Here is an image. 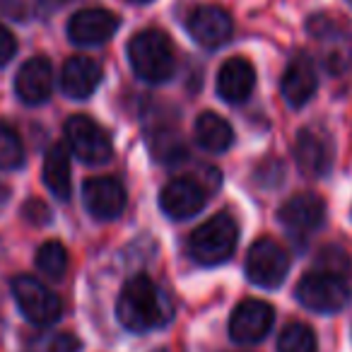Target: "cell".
Listing matches in <instances>:
<instances>
[{
	"mask_svg": "<svg viewBox=\"0 0 352 352\" xmlns=\"http://www.w3.org/2000/svg\"><path fill=\"white\" fill-rule=\"evenodd\" d=\"M118 321L133 333H145L169 321L171 307L164 292L147 275H138L123 287L116 304Z\"/></svg>",
	"mask_w": 352,
	"mask_h": 352,
	"instance_id": "6da1fadb",
	"label": "cell"
},
{
	"mask_svg": "<svg viewBox=\"0 0 352 352\" xmlns=\"http://www.w3.org/2000/svg\"><path fill=\"white\" fill-rule=\"evenodd\" d=\"M128 60L138 78L145 82H164L174 75L176 68L171 41L157 30H145L133 36L128 44Z\"/></svg>",
	"mask_w": 352,
	"mask_h": 352,
	"instance_id": "7a4b0ae2",
	"label": "cell"
},
{
	"mask_svg": "<svg viewBox=\"0 0 352 352\" xmlns=\"http://www.w3.org/2000/svg\"><path fill=\"white\" fill-rule=\"evenodd\" d=\"M236 239H239V227H236L234 217L220 212L193 232L191 239H188V251L198 263L215 265L234 254Z\"/></svg>",
	"mask_w": 352,
	"mask_h": 352,
	"instance_id": "3957f363",
	"label": "cell"
},
{
	"mask_svg": "<svg viewBox=\"0 0 352 352\" xmlns=\"http://www.w3.org/2000/svg\"><path fill=\"white\" fill-rule=\"evenodd\" d=\"M297 299L307 309L318 314H336L350 302V287L345 278L323 270L307 273L297 285Z\"/></svg>",
	"mask_w": 352,
	"mask_h": 352,
	"instance_id": "277c9868",
	"label": "cell"
},
{
	"mask_svg": "<svg viewBox=\"0 0 352 352\" xmlns=\"http://www.w3.org/2000/svg\"><path fill=\"white\" fill-rule=\"evenodd\" d=\"M12 294H15L17 307L22 309V314L32 323H39V326L54 323L63 311L60 299L41 280L32 278V275H17L12 280Z\"/></svg>",
	"mask_w": 352,
	"mask_h": 352,
	"instance_id": "5b68a950",
	"label": "cell"
},
{
	"mask_svg": "<svg viewBox=\"0 0 352 352\" xmlns=\"http://www.w3.org/2000/svg\"><path fill=\"white\" fill-rule=\"evenodd\" d=\"M289 270V258L283 246L273 239H258L251 244L246 256V275L254 285L265 289L278 287Z\"/></svg>",
	"mask_w": 352,
	"mask_h": 352,
	"instance_id": "8992f818",
	"label": "cell"
},
{
	"mask_svg": "<svg viewBox=\"0 0 352 352\" xmlns=\"http://www.w3.org/2000/svg\"><path fill=\"white\" fill-rule=\"evenodd\" d=\"M65 138L70 150L87 164H102L111 157V138L99 123L87 116H73L65 123Z\"/></svg>",
	"mask_w": 352,
	"mask_h": 352,
	"instance_id": "52a82bcc",
	"label": "cell"
},
{
	"mask_svg": "<svg viewBox=\"0 0 352 352\" xmlns=\"http://www.w3.org/2000/svg\"><path fill=\"white\" fill-rule=\"evenodd\" d=\"M275 311L268 302L261 299H246L234 309L230 318V336L236 342H258L268 336L273 328Z\"/></svg>",
	"mask_w": 352,
	"mask_h": 352,
	"instance_id": "ba28073f",
	"label": "cell"
},
{
	"mask_svg": "<svg viewBox=\"0 0 352 352\" xmlns=\"http://www.w3.org/2000/svg\"><path fill=\"white\" fill-rule=\"evenodd\" d=\"M118 25H121V20L113 12L99 10V8H87V10H80L70 17L68 36L73 44L97 46L111 39L116 34Z\"/></svg>",
	"mask_w": 352,
	"mask_h": 352,
	"instance_id": "9c48e42d",
	"label": "cell"
},
{
	"mask_svg": "<svg viewBox=\"0 0 352 352\" xmlns=\"http://www.w3.org/2000/svg\"><path fill=\"white\" fill-rule=\"evenodd\" d=\"M188 34L203 49H220L232 36V17L217 6H201L186 20Z\"/></svg>",
	"mask_w": 352,
	"mask_h": 352,
	"instance_id": "30bf717a",
	"label": "cell"
},
{
	"mask_svg": "<svg viewBox=\"0 0 352 352\" xmlns=\"http://www.w3.org/2000/svg\"><path fill=\"white\" fill-rule=\"evenodd\" d=\"M85 208L97 220H116L126 208V191L111 176L89 179L82 186Z\"/></svg>",
	"mask_w": 352,
	"mask_h": 352,
	"instance_id": "8fae6325",
	"label": "cell"
},
{
	"mask_svg": "<svg viewBox=\"0 0 352 352\" xmlns=\"http://www.w3.org/2000/svg\"><path fill=\"white\" fill-rule=\"evenodd\" d=\"M160 206L171 220H188L198 215L206 206V191L193 179H174L164 186Z\"/></svg>",
	"mask_w": 352,
	"mask_h": 352,
	"instance_id": "7c38bea8",
	"label": "cell"
},
{
	"mask_svg": "<svg viewBox=\"0 0 352 352\" xmlns=\"http://www.w3.org/2000/svg\"><path fill=\"white\" fill-rule=\"evenodd\" d=\"M326 217V206L316 193H299L280 208V222L289 234H311Z\"/></svg>",
	"mask_w": 352,
	"mask_h": 352,
	"instance_id": "4fadbf2b",
	"label": "cell"
},
{
	"mask_svg": "<svg viewBox=\"0 0 352 352\" xmlns=\"http://www.w3.org/2000/svg\"><path fill=\"white\" fill-rule=\"evenodd\" d=\"M309 30L321 41L326 68L333 73H342L352 63V34L342 32L340 27L333 25L331 20H323V17L309 22Z\"/></svg>",
	"mask_w": 352,
	"mask_h": 352,
	"instance_id": "5bb4252c",
	"label": "cell"
},
{
	"mask_svg": "<svg viewBox=\"0 0 352 352\" xmlns=\"http://www.w3.org/2000/svg\"><path fill=\"white\" fill-rule=\"evenodd\" d=\"M51 89H54V68L41 56L27 60L15 78L17 97L25 104H30V107L44 104L51 97Z\"/></svg>",
	"mask_w": 352,
	"mask_h": 352,
	"instance_id": "9a60e30c",
	"label": "cell"
},
{
	"mask_svg": "<svg viewBox=\"0 0 352 352\" xmlns=\"http://www.w3.org/2000/svg\"><path fill=\"white\" fill-rule=\"evenodd\" d=\"M102 82V68L87 56H73L65 60L60 73V89L70 99H87Z\"/></svg>",
	"mask_w": 352,
	"mask_h": 352,
	"instance_id": "2e32d148",
	"label": "cell"
},
{
	"mask_svg": "<svg viewBox=\"0 0 352 352\" xmlns=\"http://www.w3.org/2000/svg\"><path fill=\"white\" fill-rule=\"evenodd\" d=\"M283 97L289 107H304L316 92V70L307 54H297L283 75Z\"/></svg>",
	"mask_w": 352,
	"mask_h": 352,
	"instance_id": "e0dca14e",
	"label": "cell"
},
{
	"mask_svg": "<svg viewBox=\"0 0 352 352\" xmlns=\"http://www.w3.org/2000/svg\"><path fill=\"white\" fill-rule=\"evenodd\" d=\"M256 85V70L246 58H230L217 73V94L230 104L249 99Z\"/></svg>",
	"mask_w": 352,
	"mask_h": 352,
	"instance_id": "ac0fdd59",
	"label": "cell"
},
{
	"mask_svg": "<svg viewBox=\"0 0 352 352\" xmlns=\"http://www.w3.org/2000/svg\"><path fill=\"white\" fill-rule=\"evenodd\" d=\"M294 160H297V166L302 169L304 176L318 179L331 169L333 155L328 142L318 133L302 131L297 135V142H294Z\"/></svg>",
	"mask_w": 352,
	"mask_h": 352,
	"instance_id": "d6986e66",
	"label": "cell"
},
{
	"mask_svg": "<svg viewBox=\"0 0 352 352\" xmlns=\"http://www.w3.org/2000/svg\"><path fill=\"white\" fill-rule=\"evenodd\" d=\"M193 135H196L198 145L208 152H225L234 142L232 126L212 111H206L198 116L196 126H193Z\"/></svg>",
	"mask_w": 352,
	"mask_h": 352,
	"instance_id": "ffe728a7",
	"label": "cell"
},
{
	"mask_svg": "<svg viewBox=\"0 0 352 352\" xmlns=\"http://www.w3.org/2000/svg\"><path fill=\"white\" fill-rule=\"evenodd\" d=\"M44 184L56 198L70 196V152L63 145H54L46 152Z\"/></svg>",
	"mask_w": 352,
	"mask_h": 352,
	"instance_id": "44dd1931",
	"label": "cell"
},
{
	"mask_svg": "<svg viewBox=\"0 0 352 352\" xmlns=\"http://www.w3.org/2000/svg\"><path fill=\"white\" fill-rule=\"evenodd\" d=\"M36 268L54 280H60L68 268V251L60 241H46L36 251Z\"/></svg>",
	"mask_w": 352,
	"mask_h": 352,
	"instance_id": "7402d4cb",
	"label": "cell"
},
{
	"mask_svg": "<svg viewBox=\"0 0 352 352\" xmlns=\"http://www.w3.org/2000/svg\"><path fill=\"white\" fill-rule=\"evenodd\" d=\"M278 352H316V336L307 323H289L278 338Z\"/></svg>",
	"mask_w": 352,
	"mask_h": 352,
	"instance_id": "603a6c76",
	"label": "cell"
},
{
	"mask_svg": "<svg viewBox=\"0 0 352 352\" xmlns=\"http://www.w3.org/2000/svg\"><path fill=\"white\" fill-rule=\"evenodd\" d=\"M22 164H25V147L20 135L8 123H0V169L10 171Z\"/></svg>",
	"mask_w": 352,
	"mask_h": 352,
	"instance_id": "cb8c5ba5",
	"label": "cell"
},
{
	"mask_svg": "<svg viewBox=\"0 0 352 352\" xmlns=\"http://www.w3.org/2000/svg\"><path fill=\"white\" fill-rule=\"evenodd\" d=\"M152 150H155V155L160 157V160H164V162L182 160V157L186 155V150H184L179 135H176V133H171V131H160V133H157Z\"/></svg>",
	"mask_w": 352,
	"mask_h": 352,
	"instance_id": "d4e9b609",
	"label": "cell"
},
{
	"mask_svg": "<svg viewBox=\"0 0 352 352\" xmlns=\"http://www.w3.org/2000/svg\"><path fill=\"white\" fill-rule=\"evenodd\" d=\"M318 268H321L323 273H333V275L345 278L347 268H350V261H347V256L342 254L340 249H326L318 256Z\"/></svg>",
	"mask_w": 352,
	"mask_h": 352,
	"instance_id": "484cf974",
	"label": "cell"
},
{
	"mask_svg": "<svg viewBox=\"0 0 352 352\" xmlns=\"http://www.w3.org/2000/svg\"><path fill=\"white\" fill-rule=\"evenodd\" d=\"M82 347V342L73 336V333H56L49 342V350L46 352H78Z\"/></svg>",
	"mask_w": 352,
	"mask_h": 352,
	"instance_id": "4316f807",
	"label": "cell"
},
{
	"mask_svg": "<svg viewBox=\"0 0 352 352\" xmlns=\"http://www.w3.org/2000/svg\"><path fill=\"white\" fill-rule=\"evenodd\" d=\"M15 51H17L15 36L10 34V30H6V27L0 25V65H6L8 60H12Z\"/></svg>",
	"mask_w": 352,
	"mask_h": 352,
	"instance_id": "83f0119b",
	"label": "cell"
},
{
	"mask_svg": "<svg viewBox=\"0 0 352 352\" xmlns=\"http://www.w3.org/2000/svg\"><path fill=\"white\" fill-rule=\"evenodd\" d=\"M25 217L30 222H34V225H41V222H49L51 220V212H49V208L44 206L41 201H30L25 206Z\"/></svg>",
	"mask_w": 352,
	"mask_h": 352,
	"instance_id": "f1b7e54d",
	"label": "cell"
},
{
	"mask_svg": "<svg viewBox=\"0 0 352 352\" xmlns=\"http://www.w3.org/2000/svg\"><path fill=\"white\" fill-rule=\"evenodd\" d=\"M128 3H150V0H128Z\"/></svg>",
	"mask_w": 352,
	"mask_h": 352,
	"instance_id": "f546056e",
	"label": "cell"
},
{
	"mask_svg": "<svg viewBox=\"0 0 352 352\" xmlns=\"http://www.w3.org/2000/svg\"><path fill=\"white\" fill-rule=\"evenodd\" d=\"M350 3H352V0H350Z\"/></svg>",
	"mask_w": 352,
	"mask_h": 352,
	"instance_id": "4dcf8cb0",
	"label": "cell"
}]
</instances>
